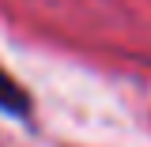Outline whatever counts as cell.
<instances>
[{
	"label": "cell",
	"mask_w": 151,
	"mask_h": 147,
	"mask_svg": "<svg viewBox=\"0 0 151 147\" xmlns=\"http://www.w3.org/2000/svg\"><path fill=\"white\" fill-rule=\"evenodd\" d=\"M0 110L12 113V117H27V113H30V98H27V91H23L19 79H12L4 68H0Z\"/></svg>",
	"instance_id": "1"
}]
</instances>
